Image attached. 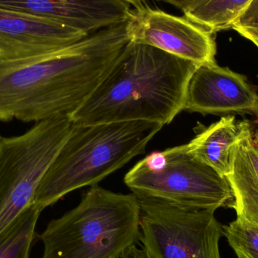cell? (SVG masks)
<instances>
[{
    "mask_svg": "<svg viewBox=\"0 0 258 258\" xmlns=\"http://www.w3.org/2000/svg\"><path fill=\"white\" fill-rule=\"evenodd\" d=\"M0 7L28 14L91 34L128 21L130 6L121 0H0Z\"/></svg>",
    "mask_w": 258,
    "mask_h": 258,
    "instance_id": "11",
    "label": "cell"
},
{
    "mask_svg": "<svg viewBox=\"0 0 258 258\" xmlns=\"http://www.w3.org/2000/svg\"><path fill=\"white\" fill-rule=\"evenodd\" d=\"M41 213L31 204L18 217L0 236V258H30Z\"/></svg>",
    "mask_w": 258,
    "mask_h": 258,
    "instance_id": "15",
    "label": "cell"
},
{
    "mask_svg": "<svg viewBox=\"0 0 258 258\" xmlns=\"http://www.w3.org/2000/svg\"><path fill=\"white\" fill-rule=\"evenodd\" d=\"M257 48H258V45H257Z\"/></svg>",
    "mask_w": 258,
    "mask_h": 258,
    "instance_id": "22",
    "label": "cell"
},
{
    "mask_svg": "<svg viewBox=\"0 0 258 258\" xmlns=\"http://www.w3.org/2000/svg\"><path fill=\"white\" fill-rule=\"evenodd\" d=\"M198 65L130 42L95 92L70 116L75 125L145 121L165 125L184 107Z\"/></svg>",
    "mask_w": 258,
    "mask_h": 258,
    "instance_id": "2",
    "label": "cell"
},
{
    "mask_svg": "<svg viewBox=\"0 0 258 258\" xmlns=\"http://www.w3.org/2000/svg\"><path fill=\"white\" fill-rule=\"evenodd\" d=\"M183 110L258 117V94L245 76L230 68L216 62L198 65L188 84Z\"/></svg>",
    "mask_w": 258,
    "mask_h": 258,
    "instance_id": "9",
    "label": "cell"
},
{
    "mask_svg": "<svg viewBox=\"0 0 258 258\" xmlns=\"http://www.w3.org/2000/svg\"><path fill=\"white\" fill-rule=\"evenodd\" d=\"M130 42L144 44L197 65L215 63V34L188 19L144 6L125 23Z\"/></svg>",
    "mask_w": 258,
    "mask_h": 258,
    "instance_id": "8",
    "label": "cell"
},
{
    "mask_svg": "<svg viewBox=\"0 0 258 258\" xmlns=\"http://www.w3.org/2000/svg\"><path fill=\"white\" fill-rule=\"evenodd\" d=\"M226 177L233 196L229 206L236 211V219L258 228V146L248 121L233 147Z\"/></svg>",
    "mask_w": 258,
    "mask_h": 258,
    "instance_id": "12",
    "label": "cell"
},
{
    "mask_svg": "<svg viewBox=\"0 0 258 258\" xmlns=\"http://www.w3.org/2000/svg\"><path fill=\"white\" fill-rule=\"evenodd\" d=\"M72 126L69 116H58L36 122L23 135L0 136V236L33 204Z\"/></svg>",
    "mask_w": 258,
    "mask_h": 258,
    "instance_id": "6",
    "label": "cell"
},
{
    "mask_svg": "<svg viewBox=\"0 0 258 258\" xmlns=\"http://www.w3.org/2000/svg\"><path fill=\"white\" fill-rule=\"evenodd\" d=\"M246 120L236 122L233 115L203 129L186 144L189 153L222 176L230 173L231 155L235 144L242 135Z\"/></svg>",
    "mask_w": 258,
    "mask_h": 258,
    "instance_id": "13",
    "label": "cell"
},
{
    "mask_svg": "<svg viewBox=\"0 0 258 258\" xmlns=\"http://www.w3.org/2000/svg\"><path fill=\"white\" fill-rule=\"evenodd\" d=\"M231 29L258 45V0H251L236 20Z\"/></svg>",
    "mask_w": 258,
    "mask_h": 258,
    "instance_id": "17",
    "label": "cell"
},
{
    "mask_svg": "<svg viewBox=\"0 0 258 258\" xmlns=\"http://www.w3.org/2000/svg\"><path fill=\"white\" fill-rule=\"evenodd\" d=\"M256 123H257V125H258V119H257V121H256Z\"/></svg>",
    "mask_w": 258,
    "mask_h": 258,
    "instance_id": "21",
    "label": "cell"
},
{
    "mask_svg": "<svg viewBox=\"0 0 258 258\" xmlns=\"http://www.w3.org/2000/svg\"><path fill=\"white\" fill-rule=\"evenodd\" d=\"M138 197L141 237L150 258H221L222 226L212 209H190Z\"/></svg>",
    "mask_w": 258,
    "mask_h": 258,
    "instance_id": "7",
    "label": "cell"
},
{
    "mask_svg": "<svg viewBox=\"0 0 258 258\" xmlns=\"http://www.w3.org/2000/svg\"><path fill=\"white\" fill-rule=\"evenodd\" d=\"M251 0H195L183 11L184 16L215 34L232 25Z\"/></svg>",
    "mask_w": 258,
    "mask_h": 258,
    "instance_id": "14",
    "label": "cell"
},
{
    "mask_svg": "<svg viewBox=\"0 0 258 258\" xmlns=\"http://www.w3.org/2000/svg\"><path fill=\"white\" fill-rule=\"evenodd\" d=\"M122 258H150L147 256V253L144 248L138 246V244L130 248L125 253Z\"/></svg>",
    "mask_w": 258,
    "mask_h": 258,
    "instance_id": "18",
    "label": "cell"
},
{
    "mask_svg": "<svg viewBox=\"0 0 258 258\" xmlns=\"http://www.w3.org/2000/svg\"><path fill=\"white\" fill-rule=\"evenodd\" d=\"M163 125L145 121L75 125L44 175L33 204L42 212L67 194L94 186L145 152Z\"/></svg>",
    "mask_w": 258,
    "mask_h": 258,
    "instance_id": "3",
    "label": "cell"
},
{
    "mask_svg": "<svg viewBox=\"0 0 258 258\" xmlns=\"http://www.w3.org/2000/svg\"><path fill=\"white\" fill-rule=\"evenodd\" d=\"M159 1L168 3V4L180 9L183 12L189 5L192 4L195 0H159Z\"/></svg>",
    "mask_w": 258,
    "mask_h": 258,
    "instance_id": "19",
    "label": "cell"
},
{
    "mask_svg": "<svg viewBox=\"0 0 258 258\" xmlns=\"http://www.w3.org/2000/svg\"><path fill=\"white\" fill-rule=\"evenodd\" d=\"M129 42L113 26L52 52L0 59V122L71 116L95 92Z\"/></svg>",
    "mask_w": 258,
    "mask_h": 258,
    "instance_id": "1",
    "label": "cell"
},
{
    "mask_svg": "<svg viewBox=\"0 0 258 258\" xmlns=\"http://www.w3.org/2000/svg\"><path fill=\"white\" fill-rule=\"evenodd\" d=\"M125 184L138 197L190 209H217L233 200L227 177L192 156L187 145L156 152L125 174Z\"/></svg>",
    "mask_w": 258,
    "mask_h": 258,
    "instance_id": "5",
    "label": "cell"
},
{
    "mask_svg": "<svg viewBox=\"0 0 258 258\" xmlns=\"http://www.w3.org/2000/svg\"><path fill=\"white\" fill-rule=\"evenodd\" d=\"M63 24L0 7V59L57 51L89 36Z\"/></svg>",
    "mask_w": 258,
    "mask_h": 258,
    "instance_id": "10",
    "label": "cell"
},
{
    "mask_svg": "<svg viewBox=\"0 0 258 258\" xmlns=\"http://www.w3.org/2000/svg\"><path fill=\"white\" fill-rule=\"evenodd\" d=\"M223 236L239 258H258V228L236 219L222 226Z\"/></svg>",
    "mask_w": 258,
    "mask_h": 258,
    "instance_id": "16",
    "label": "cell"
},
{
    "mask_svg": "<svg viewBox=\"0 0 258 258\" xmlns=\"http://www.w3.org/2000/svg\"><path fill=\"white\" fill-rule=\"evenodd\" d=\"M121 1L125 2L128 5H132V6H135L136 9H141V8L144 6V0H121Z\"/></svg>",
    "mask_w": 258,
    "mask_h": 258,
    "instance_id": "20",
    "label": "cell"
},
{
    "mask_svg": "<svg viewBox=\"0 0 258 258\" xmlns=\"http://www.w3.org/2000/svg\"><path fill=\"white\" fill-rule=\"evenodd\" d=\"M140 237L138 197L94 185L74 209L51 220L39 235L41 258H122Z\"/></svg>",
    "mask_w": 258,
    "mask_h": 258,
    "instance_id": "4",
    "label": "cell"
}]
</instances>
